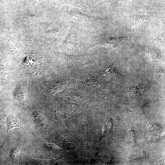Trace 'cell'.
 <instances>
[{"mask_svg":"<svg viewBox=\"0 0 165 165\" xmlns=\"http://www.w3.org/2000/svg\"><path fill=\"white\" fill-rule=\"evenodd\" d=\"M7 121H6V124L7 126V129L6 132L9 131L10 129L12 128L17 127L22 128L19 122L16 118L13 116H8L7 117Z\"/></svg>","mask_w":165,"mask_h":165,"instance_id":"obj_1","label":"cell"}]
</instances>
